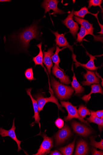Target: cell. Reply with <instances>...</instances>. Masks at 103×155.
Segmentation results:
<instances>
[{
	"mask_svg": "<svg viewBox=\"0 0 103 155\" xmlns=\"http://www.w3.org/2000/svg\"><path fill=\"white\" fill-rule=\"evenodd\" d=\"M19 34L12 36V38L18 41L21 47L27 51L30 46V42L33 39L38 40L40 37L37 24H33L23 29Z\"/></svg>",
	"mask_w": 103,
	"mask_h": 155,
	"instance_id": "cell-1",
	"label": "cell"
},
{
	"mask_svg": "<svg viewBox=\"0 0 103 155\" xmlns=\"http://www.w3.org/2000/svg\"><path fill=\"white\" fill-rule=\"evenodd\" d=\"M51 84L56 96L60 100L69 99L74 91L73 88L57 81L53 77L51 79Z\"/></svg>",
	"mask_w": 103,
	"mask_h": 155,
	"instance_id": "cell-2",
	"label": "cell"
},
{
	"mask_svg": "<svg viewBox=\"0 0 103 155\" xmlns=\"http://www.w3.org/2000/svg\"><path fill=\"white\" fill-rule=\"evenodd\" d=\"M60 103L62 107H65L68 112V116L64 117L65 121L67 122L73 118H76L79 120L81 122L89 125L87 121L84 120L79 114L77 107L73 106L69 102L61 101Z\"/></svg>",
	"mask_w": 103,
	"mask_h": 155,
	"instance_id": "cell-3",
	"label": "cell"
},
{
	"mask_svg": "<svg viewBox=\"0 0 103 155\" xmlns=\"http://www.w3.org/2000/svg\"><path fill=\"white\" fill-rule=\"evenodd\" d=\"M50 93L51 94V96L49 97H44L43 95L40 94H38L34 95V97L37 102L39 112H40L43 110L44 106L47 103L50 102L56 104L59 110L63 112H65L64 110L62 108L61 105L58 103L57 99L54 95L53 92L50 91Z\"/></svg>",
	"mask_w": 103,
	"mask_h": 155,
	"instance_id": "cell-4",
	"label": "cell"
},
{
	"mask_svg": "<svg viewBox=\"0 0 103 155\" xmlns=\"http://www.w3.org/2000/svg\"><path fill=\"white\" fill-rule=\"evenodd\" d=\"M43 137V140L37 150V152L33 155H46L50 152L53 146V139L52 137H48L45 133L40 134Z\"/></svg>",
	"mask_w": 103,
	"mask_h": 155,
	"instance_id": "cell-5",
	"label": "cell"
},
{
	"mask_svg": "<svg viewBox=\"0 0 103 155\" xmlns=\"http://www.w3.org/2000/svg\"><path fill=\"white\" fill-rule=\"evenodd\" d=\"M74 9L69 14L67 17L64 20L62 21L63 24L69 29V32L75 39L76 38V35L78 34L80 28L78 24L75 22L73 19Z\"/></svg>",
	"mask_w": 103,
	"mask_h": 155,
	"instance_id": "cell-6",
	"label": "cell"
},
{
	"mask_svg": "<svg viewBox=\"0 0 103 155\" xmlns=\"http://www.w3.org/2000/svg\"><path fill=\"white\" fill-rule=\"evenodd\" d=\"M59 2L57 0H45L43 1L41 4V7L45 10V14L49 12L50 15V11L52 10L53 12L50 14L53 15L55 16L56 15H61L65 13L63 11L59 9L57 7L58 4Z\"/></svg>",
	"mask_w": 103,
	"mask_h": 155,
	"instance_id": "cell-7",
	"label": "cell"
},
{
	"mask_svg": "<svg viewBox=\"0 0 103 155\" xmlns=\"http://www.w3.org/2000/svg\"><path fill=\"white\" fill-rule=\"evenodd\" d=\"M71 134L70 130L67 125H65L55 136L56 146H59L63 143Z\"/></svg>",
	"mask_w": 103,
	"mask_h": 155,
	"instance_id": "cell-8",
	"label": "cell"
},
{
	"mask_svg": "<svg viewBox=\"0 0 103 155\" xmlns=\"http://www.w3.org/2000/svg\"><path fill=\"white\" fill-rule=\"evenodd\" d=\"M15 118H14L13 120V123L12 128L9 130H4L3 128H0V135L2 137H10L13 140L15 141L18 145V151L19 152L20 150H22L21 147V144L22 142V141L19 140L17 138L16 136L15 130L16 127L14 125V120Z\"/></svg>",
	"mask_w": 103,
	"mask_h": 155,
	"instance_id": "cell-9",
	"label": "cell"
},
{
	"mask_svg": "<svg viewBox=\"0 0 103 155\" xmlns=\"http://www.w3.org/2000/svg\"><path fill=\"white\" fill-rule=\"evenodd\" d=\"M71 125L73 131L84 137H87L93 133L92 130L87 126L75 121L72 122Z\"/></svg>",
	"mask_w": 103,
	"mask_h": 155,
	"instance_id": "cell-10",
	"label": "cell"
},
{
	"mask_svg": "<svg viewBox=\"0 0 103 155\" xmlns=\"http://www.w3.org/2000/svg\"><path fill=\"white\" fill-rule=\"evenodd\" d=\"M73 18L78 23L85 28L86 30L90 33V35L94 36L95 41H100L102 42V38L99 37V35L97 36H95L94 35L93 33L95 28L93 26V24L90 23L87 20L76 16H75Z\"/></svg>",
	"mask_w": 103,
	"mask_h": 155,
	"instance_id": "cell-11",
	"label": "cell"
},
{
	"mask_svg": "<svg viewBox=\"0 0 103 155\" xmlns=\"http://www.w3.org/2000/svg\"><path fill=\"white\" fill-rule=\"evenodd\" d=\"M51 31L56 37L55 41L56 46H58L60 47H66L68 48L73 54V48L69 45L67 39L65 37L66 33L60 34H59L58 31L56 32H54L52 31Z\"/></svg>",
	"mask_w": 103,
	"mask_h": 155,
	"instance_id": "cell-12",
	"label": "cell"
},
{
	"mask_svg": "<svg viewBox=\"0 0 103 155\" xmlns=\"http://www.w3.org/2000/svg\"><path fill=\"white\" fill-rule=\"evenodd\" d=\"M55 46H53L48 49L47 52L43 51L44 56L43 58V63L46 66L48 72L51 75V69L53 66L52 60V56L54 54L53 51L55 50Z\"/></svg>",
	"mask_w": 103,
	"mask_h": 155,
	"instance_id": "cell-13",
	"label": "cell"
},
{
	"mask_svg": "<svg viewBox=\"0 0 103 155\" xmlns=\"http://www.w3.org/2000/svg\"><path fill=\"white\" fill-rule=\"evenodd\" d=\"M85 69L86 73L83 74V77L86 80L81 82L82 85L90 86L92 84H99L100 80L99 78L96 76L95 73Z\"/></svg>",
	"mask_w": 103,
	"mask_h": 155,
	"instance_id": "cell-14",
	"label": "cell"
},
{
	"mask_svg": "<svg viewBox=\"0 0 103 155\" xmlns=\"http://www.w3.org/2000/svg\"><path fill=\"white\" fill-rule=\"evenodd\" d=\"M33 89V88H29L26 89V91L27 94L31 98L34 112V115L33 117V118H34L35 121L34 122L32 123L31 124V125L32 126H33L35 124H39L40 128V118L38 111V106L37 101L34 99L31 94V91Z\"/></svg>",
	"mask_w": 103,
	"mask_h": 155,
	"instance_id": "cell-15",
	"label": "cell"
},
{
	"mask_svg": "<svg viewBox=\"0 0 103 155\" xmlns=\"http://www.w3.org/2000/svg\"><path fill=\"white\" fill-rule=\"evenodd\" d=\"M55 64L52 68V74L56 78L59 79L61 83L67 84H69L71 82L69 77L66 75Z\"/></svg>",
	"mask_w": 103,
	"mask_h": 155,
	"instance_id": "cell-16",
	"label": "cell"
},
{
	"mask_svg": "<svg viewBox=\"0 0 103 155\" xmlns=\"http://www.w3.org/2000/svg\"><path fill=\"white\" fill-rule=\"evenodd\" d=\"M86 54L87 55L89 56L90 58V60L86 64H82L79 62H77L76 60V67L79 66H81L84 68H87L88 70H92V71H95V70L99 68L100 67H96L94 63V60H97L95 58L96 56H93L92 55L89 54L86 51Z\"/></svg>",
	"mask_w": 103,
	"mask_h": 155,
	"instance_id": "cell-17",
	"label": "cell"
},
{
	"mask_svg": "<svg viewBox=\"0 0 103 155\" xmlns=\"http://www.w3.org/2000/svg\"><path fill=\"white\" fill-rule=\"evenodd\" d=\"M89 147L87 143L83 140L79 141L78 143L75 155H84L88 154Z\"/></svg>",
	"mask_w": 103,
	"mask_h": 155,
	"instance_id": "cell-18",
	"label": "cell"
},
{
	"mask_svg": "<svg viewBox=\"0 0 103 155\" xmlns=\"http://www.w3.org/2000/svg\"><path fill=\"white\" fill-rule=\"evenodd\" d=\"M92 91L91 92L87 95H85L82 98L86 104L89 101L91 98V95L92 94L100 93L103 94V90L99 84H94L91 86Z\"/></svg>",
	"mask_w": 103,
	"mask_h": 155,
	"instance_id": "cell-19",
	"label": "cell"
},
{
	"mask_svg": "<svg viewBox=\"0 0 103 155\" xmlns=\"http://www.w3.org/2000/svg\"><path fill=\"white\" fill-rule=\"evenodd\" d=\"M91 116L86 119L90 123H93L98 125V127L100 132L102 130L103 126V117L101 118L98 117L95 114V112L90 110Z\"/></svg>",
	"mask_w": 103,
	"mask_h": 155,
	"instance_id": "cell-20",
	"label": "cell"
},
{
	"mask_svg": "<svg viewBox=\"0 0 103 155\" xmlns=\"http://www.w3.org/2000/svg\"><path fill=\"white\" fill-rule=\"evenodd\" d=\"M42 42L40 43L37 45L39 49V52L38 54L33 58V61H34L35 66L37 65H40L43 67L44 69L45 70V71H46V69L44 66L43 64V53L42 49Z\"/></svg>",
	"mask_w": 103,
	"mask_h": 155,
	"instance_id": "cell-21",
	"label": "cell"
},
{
	"mask_svg": "<svg viewBox=\"0 0 103 155\" xmlns=\"http://www.w3.org/2000/svg\"><path fill=\"white\" fill-rule=\"evenodd\" d=\"M71 82L72 87L75 91V94H79L83 93L84 91V88L81 86L78 81L74 72Z\"/></svg>",
	"mask_w": 103,
	"mask_h": 155,
	"instance_id": "cell-22",
	"label": "cell"
},
{
	"mask_svg": "<svg viewBox=\"0 0 103 155\" xmlns=\"http://www.w3.org/2000/svg\"><path fill=\"white\" fill-rule=\"evenodd\" d=\"M75 140H76L75 139L72 143L65 147L60 148L59 150L61 151L63 155H72L75 148Z\"/></svg>",
	"mask_w": 103,
	"mask_h": 155,
	"instance_id": "cell-23",
	"label": "cell"
},
{
	"mask_svg": "<svg viewBox=\"0 0 103 155\" xmlns=\"http://www.w3.org/2000/svg\"><path fill=\"white\" fill-rule=\"evenodd\" d=\"M67 48L66 47H64L62 49H60L59 47L56 46V51L53 55L52 56V60L53 63L59 68L64 71V70L61 68L59 66V64L60 62V59L59 56L58 54L59 52L62 51L64 49Z\"/></svg>",
	"mask_w": 103,
	"mask_h": 155,
	"instance_id": "cell-24",
	"label": "cell"
},
{
	"mask_svg": "<svg viewBox=\"0 0 103 155\" xmlns=\"http://www.w3.org/2000/svg\"><path fill=\"white\" fill-rule=\"evenodd\" d=\"M73 14L76 16L82 19L84 18L85 16L88 14H91L94 16L95 15V14L91 13L88 11V8L85 6L81 8L79 11H74Z\"/></svg>",
	"mask_w": 103,
	"mask_h": 155,
	"instance_id": "cell-25",
	"label": "cell"
},
{
	"mask_svg": "<svg viewBox=\"0 0 103 155\" xmlns=\"http://www.w3.org/2000/svg\"><path fill=\"white\" fill-rule=\"evenodd\" d=\"M77 35V38L76 41L80 43L86 36L89 35H90V34L86 30L85 28L81 26L80 31Z\"/></svg>",
	"mask_w": 103,
	"mask_h": 155,
	"instance_id": "cell-26",
	"label": "cell"
},
{
	"mask_svg": "<svg viewBox=\"0 0 103 155\" xmlns=\"http://www.w3.org/2000/svg\"><path fill=\"white\" fill-rule=\"evenodd\" d=\"M79 115L82 118H85L87 116L91 115L90 110L83 105H80L78 110Z\"/></svg>",
	"mask_w": 103,
	"mask_h": 155,
	"instance_id": "cell-27",
	"label": "cell"
},
{
	"mask_svg": "<svg viewBox=\"0 0 103 155\" xmlns=\"http://www.w3.org/2000/svg\"><path fill=\"white\" fill-rule=\"evenodd\" d=\"M90 144L93 147L99 149L100 150H103V140L101 138V140L100 142H97L95 140V137H90Z\"/></svg>",
	"mask_w": 103,
	"mask_h": 155,
	"instance_id": "cell-28",
	"label": "cell"
},
{
	"mask_svg": "<svg viewBox=\"0 0 103 155\" xmlns=\"http://www.w3.org/2000/svg\"><path fill=\"white\" fill-rule=\"evenodd\" d=\"M24 75L25 78L29 81H32L36 80L34 77L32 68L26 69L24 72Z\"/></svg>",
	"mask_w": 103,
	"mask_h": 155,
	"instance_id": "cell-29",
	"label": "cell"
},
{
	"mask_svg": "<svg viewBox=\"0 0 103 155\" xmlns=\"http://www.w3.org/2000/svg\"><path fill=\"white\" fill-rule=\"evenodd\" d=\"M102 2V0H89L88 1L89 6H88V8L90 9L92 6L94 7L98 6L102 11L103 9L101 6Z\"/></svg>",
	"mask_w": 103,
	"mask_h": 155,
	"instance_id": "cell-30",
	"label": "cell"
},
{
	"mask_svg": "<svg viewBox=\"0 0 103 155\" xmlns=\"http://www.w3.org/2000/svg\"><path fill=\"white\" fill-rule=\"evenodd\" d=\"M55 124L57 127L59 129H61L63 127L64 121L61 118H58L55 121Z\"/></svg>",
	"mask_w": 103,
	"mask_h": 155,
	"instance_id": "cell-31",
	"label": "cell"
},
{
	"mask_svg": "<svg viewBox=\"0 0 103 155\" xmlns=\"http://www.w3.org/2000/svg\"><path fill=\"white\" fill-rule=\"evenodd\" d=\"M92 154L93 155H103V152L102 150L98 151L96 149L92 147Z\"/></svg>",
	"mask_w": 103,
	"mask_h": 155,
	"instance_id": "cell-32",
	"label": "cell"
},
{
	"mask_svg": "<svg viewBox=\"0 0 103 155\" xmlns=\"http://www.w3.org/2000/svg\"><path fill=\"white\" fill-rule=\"evenodd\" d=\"M99 12L98 11V12L96 14H95V17L96 18L97 20H98V25H99V26H100V27L101 28V31L99 32H98L97 33L101 35H102L103 34V25H102L100 24V22L98 20V13Z\"/></svg>",
	"mask_w": 103,
	"mask_h": 155,
	"instance_id": "cell-33",
	"label": "cell"
},
{
	"mask_svg": "<svg viewBox=\"0 0 103 155\" xmlns=\"http://www.w3.org/2000/svg\"><path fill=\"white\" fill-rule=\"evenodd\" d=\"M96 116L99 118H101L103 117V110H98L95 112Z\"/></svg>",
	"mask_w": 103,
	"mask_h": 155,
	"instance_id": "cell-34",
	"label": "cell"
},
{
	"mask_svg": "<svg viewBox=\"0 0 103 155\" xmlns=\"http://www.w3.org/2000/svg\"><path fill=\"white\" fill-rule=\"evenodd\" d=\"M50 155H62V154L60 153L59 151H58L57 150H55L52 151L50 154Z\"/></svg>",
	"mask_w": 103,
	"mask_h": 155,
	"instance_id": "cell-35",
	"label": "cell"
},
{
	"mask_svg": "<svg viewBox=\"0 0 103 155\" xmlns=\"http://www.w3.org/2000/svg\"><path fill=\"white\" fill-rule=\"evenodd\" d=\"M11 1L10 0H0V2H10Z\"/></svg>",
	"mask_w": 103,
	"mask_h": 155,
	"instance_id": "cell-36",
	"label": "cell"
}]
</instances>
